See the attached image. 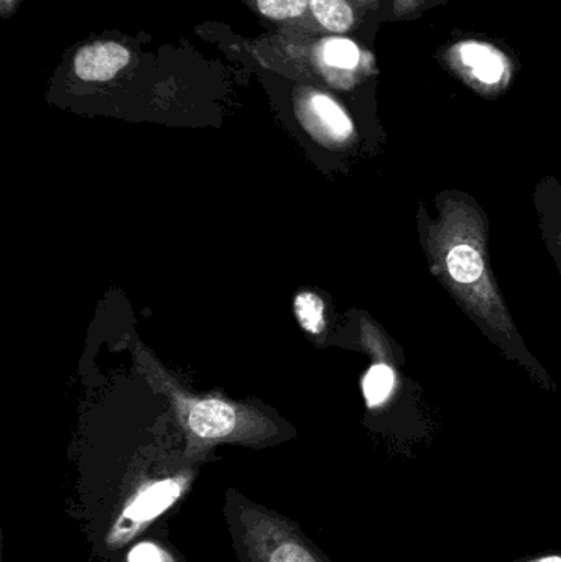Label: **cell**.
Returning <instances> with one entry per match:
<instances>
[{"label": "cell", "mask_w": 561, "mask_h": 562, "mask_svg": "<svg viewBox=\"0 0 561 562\" xmlns=\"http://www.w3.org/2000/svg\"><path fill=\"white\" fill-rule=\"evenodd\" d=\"M437 210L435 220L420 210L422 244L430 272L507 359L523 367L537 385L553 392L556 383L527 349L494 277L487 250L490 221L483 207L470 194L450 190L438 194Z\"/></svg>", "instance_id": "cell-1"}, {"label": "cell", "mask_w": 561, "mask_h": 562, "mask_svg": "<svg viewBox=\"0 0 561 562\" xmlns=\"http://www.w3.org/2000/svg\"><path fill=\"white\" fill-rule=\"evenodd\" d=\"M223 510L239 562H332L299 524L236 488L224 495Z\"/></svg>", "instance_id": "cell-2"}, {"label": "cell", "mask_w": 561, "mask_h": 562, "mask_svg": "<svg viewBox=\"0 0 561 562\" xmlns=\"http://www.w3.org/2000/svg\"><path fill=\"white\" fill-rule=\"evenodd\" d=\"M447 59L455 72L481 94L496 95L509 86L510 59L491 43L464 40L451 46Z\"/></svg>", "instance_id": "cell-3"}, {"label": "cell", "mask_w": 561, "mask_h": 562, "mask_svg": "<svg viewBox=\"0 0 561 562\" xmlns=\"http://www.w3.org/2000/svg\"><path fill=\"white\" fill-rule=\"evenodd\" d=\"M299 114L313 137L326 145H346L355 137V125L345 109L318 91H310L300 99Z\"/></svg>", "instance_id": "cell-4"}, {"label": "cell", "mask_w": 561, "mask_h": 562, "mask_svg": "<svg viewBox=\"0 0 561 562\" xmlns=\"http://www.w3.org/2000/svg\"><path fill=\"white\" fill-rule=\"evenodd\" d=\"M131 49L119 42H92L81 46L72 59L75 75L86 82H108L131 63Z\"/></svg>", "instance_id": "cell-5"}, {"label": "cell", "mask_w": 561, "mask_h": 562, "mask_svg": "<svg viewBox=\"0 0 561 562\" xmlns=\"http://www.w3.org/2000/svg\"><path fill=\"white\" fill-rule=\"evenodd\" d=\"M187 428L198 442L229 439L240 431L239 416L234 406L221 400L194 403L187 416Z\"/></svg>", "instance_id": "cell-6"}, {"label": "cell", "mask_w": 561, "mask_h": 562, "mask_svg": "<svg viewBox=\"0 0 561 562\" xmlns=\"http://www.w3.org/2000/svg\"><path fill=\"white\" fill-rule=\"evenodd\" d=\"M534 201L539 214L540 233L561 277V184L557 178L547 177L539 181Z\"/></svg>", "instance_id": "cell-7"}, {"label": "cell", "mask_w": 561, "mask_h": 562, "mask_svg": "<svg viewBox=\"0 0 561 562\" xmlns=\"http://www.w3.org/2000/svg\"><path fill=\"white\" fill-rule=\"evenodd\" d=\"M379 360L381 362L374 363L362 380V392L371 409L388 405L399 390V375L391 363V357Z\"/></svg>", "instance_id": "cell-8"}, {"label": "cell", "mask_w": 561, "mask_h": 562, "mask_svg": "<svg viewBox=\"0 0 561 562\" xmlns=\"http://www.w3.org/2000/svg\"><path fill=\"white\" fill-rule=\"evenodd\" d=\"M181 488L178 482L165 481L160 484H154L152 487L144 488L137 495V501L134 505L125 508L124 518L127 521H145L147 518H154L157 510H164L168 505L180 495Z\"/></svg>", "instance_id": "cell-9"}, {"label": "cell", "mask_w": 561, "mask_h": 562, "mask_svg": "<svg viewBox=\"0 0 561 562\" xmlns=\"http://www.w3.org/2000/svg\"><path fill=\"white\" fill-rule=\"evenodd\" d=\"M318 58L323 66L338 72H351L361 63V49L348 38L325 40L319 45Z\"/></svg>", "instance_id": "cell-10"}, {"label": "cell", "mask_w": 561, "mask_h": 562, "mask_svg": "<svg viewBox=\"0 0 561 562\" xmlns=\"http://www.w3.org/2000/svg\"><path fill=\"white\" fill-rule=\"evenodd\" d=\"M319 25L333 33H345L355 25V12L346 0H308Z\"/></svg>", "instance_id": "cell-11"}, {"label": "cell", "mask_w": 561, "mask_h": 562, "mask_svg": "<svg viewBox=\"0 0 561 562\" xmlns=\"http://www.w3.org/2000/svg\"><path fill=\"white\" fill-rule=\"evenodd\" d=\"M295 313L300 326L310 334L325 329V304L313 293H300L295 300Z\"/></svg>", "instance_id": "cell-12"}, {"label": "cell", "mask_w": 561, "mask_h": 562, "mask_svg": "<svg viewBox=\"0 0 561 562\" xmlns=\"http://www.w3.org/2000/svg\"><path fill=\"white\" fill-rule=\"evenodd\" d=\"M254 3L263 16L276 22L299 19L310 9L308 0H254Z\"/></svg>", "instance_id": "cell-13"}, {"label": "cell", "mask_w": 561, "mask_h": 562, "mask_svg": "<svg viewBox=\"0 0 561 562\" xmlns=\"http://www.w3.org/2000/svg\"><path fill=\"white\" fill-rule=\"evenodd\" d=\"M127 562H173V560L160 544L141 543L131 551Z\"/></svg>", "instance_id": "cell-14"}, {"label": "cell", "mask_w": 561, "mask_h": 562, "mask_svg": "<svg viewBox=\"0 0 561 562\" xmlns=\"http://www.w3.org/2000/svg\"><path fill=\"white\" fill-rule=\"evenodd\" d=\"M514 562H561V553L539 554V557L524 558Z\"/></svg>", "instance_id": "cell-15"}, {"label": "cell", "mask_w": 561, "mask_h": 562, "mask_svg": "<svg viewBox=\"0 0 561 562\" xmlns=\"http://www.w3.org/2000/svg\"><path fill=\"white\" fill-rule=\"evenodd\" d=\"M20 0H0V12L3 16H10L16 10Z\"/></svg>", "instance_id": "cell-16"}]
</instances>
